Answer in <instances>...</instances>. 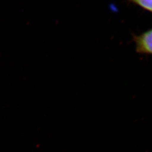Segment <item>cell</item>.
Returning <instances> with one entry per match:
<instances>
[{"label":"cell","mask_w":152,"mask_h":152,"mask_svg":"<svg viewBox=\"0 0 152 152\" xmlns=\"http://www.w3.org/2000/svg\"><path fill=\"white\" fill-rule=\"evenodd\" d=\"M136 52L152 55V28L139 35H133Z\"/></svg>","instance_id":"6da1fadb"},{"label":"cell","mask_w":152,"mask_h":152,"mask_svg":"<svg viewBox=\"0 0 152 152\" xmlns=\"http://www.w3.org/2000/svg\"><path fill=\"white\" fill-rule=\"evenodd\" d=\"M129 1L152 13V0H129Z\"/></svg>","instance_id":"7a4b0ae2"}]
</instances>
